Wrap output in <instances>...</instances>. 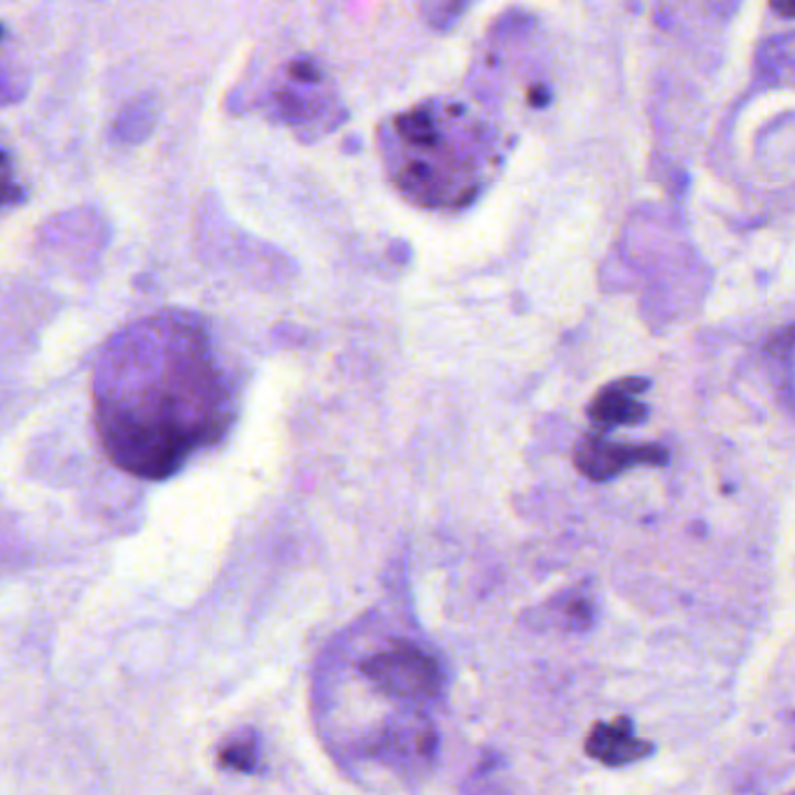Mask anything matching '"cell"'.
<instances>
[{"label":"cell","instance_id":"cell-7","mask_svg":"<svg viewBox=\"0 0 795 795\" xmlns=\"http://www.w3.org/2000/svg\"><path fill=\"white\" fill-rule=\"evenodd\" d=\"M220 763L224 768L239 770V772H250L255 770L257 765V749H255V739H233L229 747L222 749L220 753Z\"/></svg>","mask_w":795,"mask_h":795},{"label":"cell","instance_id":"cell-10","mask_svg":"<svg viewBox=\"0 0 795 795\" xmlns=\"http://www.w3.org/2000/svg\"><path fill=\"white\" fill-rule=\"evenodd\" d=\"M772 8L776 12H780V14H784V16H795V3H793V0H791V3H776Z\"/></svg>","mask_w":795,"mask_h":795},{"label":"cell","instance_id":"cell-2","mask_svg":"<svg viewBox=\"0 0 795 795\" xmlns=\"http://www.w3.org/2000/svg\"><path fill=\"white\" fill-rule=\"evenodd\" d=\"M481 129L458 103L425 101L383 129V159L394 187L425 208H456L479 189Z\"/></svg>","mask_w":795,"mask_h":795},{"label":"cell","instance_id":"cell-5","mask_svg":"<svg viewBox=\"0 0 795 795\" xmlns=\"http://www.w3.org/2000/svg\"><path fill=\"white\" fill-rule=\"evenodd\" d=\"M654 751V745L637 739L632 733V723L627 718H617L613 723H598L586 739V753L598 758L609 768H621L646 758Z\"/></svg>","mask_w":795,"mask_h":795},{"label":"cell","instance_id":"cell-3","mask_svg":"<svg viewBox=\"0 0 795 795\" xmlns=\"http://www.w3.org/2000/svg\"><path fill=\"white\" fill-rule=\"evenodd\" d=\"M378 691L400 700H431L441 689V670L425 650L411 644H396L361 662Z\"/></svg>","mask_w":795,"mask_h":795},{"label":"cell","instance_id":"cell-9","mask_svg":"<svg viewBox=\"0 0 795 795\" xmlns=\"http://www.w3.org/2000/svg\"><path fill=\"white\" fill-rule=\"evenodd\" d=\"M795 341V330H788L786 334H776L772 341H770V350H774V353H780V348L782 346H791V343Z\"/></svg>","mask_w":795,"mask_h":795},{"label":"cell","instance_id":"cell-6","mask_svg":"<svg viewBox=\"0 0 795 795\" xmlns=\"http://www.w3.org/2000/svg\"><path fill=\"white\" fill-rule=\"evenodd\" d=\"M590 418L604 425H632L646 418V408L632 400L630 394L607 388L590 404Z\"/></svg>","mask_w":795,"mask_h":795},{"label":"cell","instance_id":"cell-4","mask_svg":"<svg viewBox=\"0 0 795 795\" xmlns=\"http://www.w3.org/2000/svg\"><path fill=\"white\" fill-rule=\"evenodd\" d=\"M662 446H621L604 439H584L574 450V464L590 481H607L632 464H665Z\"/></svg>","mask_w":795,"mask_h":795},{"label":"cell","instance_id":"cell-1","mask_svg":"<svg viewBox=\"0 0 795 795\" xmlns=\"http://www.w3.org/2000/svg\"><path fill=\"white\" fill-rule=\"evenodd\" d=\"M99 439L119 469L166 479L222 437L233 394L194 318L159 313L117 334L92 376Z\"/></svg>","mask_w":795,"mask_h":795},{"label":"cell","instance_id":"cell-8","mask_svg":"<svg viewBox=\"0 0 795 795\" xmlns=\"http://www.w3.org/2000/svg\"><path fill=\"white\" fill-rule=\"evenodd\" d=\"M609 388L632 396V394L644 392V388H648V381H644V378H625V381H619V383H613Z\"/></svg>","mask_w":795,"mask_h":795}]
</instances>
